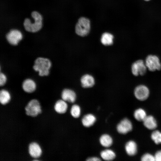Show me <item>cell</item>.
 Returning a JSON list of instances; mask_svg holds the SVG:
<instances>
[{"label": "cell", "mask_w": 161, "mask_h": 161, "mask_svg": "<svg viewBox=\"0 0 161 161\" xmlns=\"http://www.w3.org/2000/svg\"><path fill=\"white\" fill-rule=\"evenodd\" d=\"M141 160L142 161H155L154 156L149 153H146L143 155L141 158Z\"/></svg>", "instance_id": "cell-25"}, {"label": "cell", "mask_w": 161, "mask_h": 161, "mask_svg": "<svg viewBox=\"0 0 161 161\" xmlns=\"http://www.w3.org/2000/svg\"><path fill=\"white\" fill-rule=\"evenodd\" d=\"M155 161H161V150L157 151L154 156Z\"/></svg>", "instance_id": "cell-27"}, {"label": "cell", "mask_w": 161, "mask_h": 161, "mask_svg": "<svg viewBox=\"0 0 161 161\" xmlns=\"http://www.w3.org/2000/svg\"><path fill=\"white\" fill-rule=\"evenodd\" d=\"M7 80L6 75L3 73L1 72L0 74V85L3 86L6 83Z\"/></svg>", "instance_id": "cell-26"}, {"label": "cell", "mask_w": 161, "mask_h": 161, "mask_svg": "<svg viewBox=\"0 0 161 161\" xmlns=\"http://www.w3.org/2000/svg\"><path fill=\"white\" fill-rule=\"evenodd\" d=\"M34 20L32 23L30 19L25 18L23 25L25 30L27 32H35L40 30L42 27V17L41 15L36 11H33L31 13Z\"/></svg>", "instance_id": "cell-1"}, {"label": "cell", "mask_w": 161, "mask_h": 161, "mask_svg": "<svg viewBox=\"0 0 161 161\" xmlns=\"http://www.w3.org/2000/svg\"><path fill=\"white\" fill-rule=\"evenodd\" d=\"M70 113L74 117H78L80 114V106L77 105H73L70 110Z\"/></svg>", "instance_id": "cell-24"}, {"label": "cell", "mask_w": 161, "mask_h": 161, "mask_svg": "<svg viewBox=\"0 0 161 161\" xmlns=\"http://www.w3.org/2000/svg\"><path fill=\"white\" fill-rule=\"evenodd\" d=\"M144 0L146 1H149L150 0Z\"/></svg>", "instance_id": "cell-29"}, {"label": "cell", "mask_w": 161, "mask_h": 161, "mask_svg": "<svg viewBox=\"0 0 161 161\" xmlns=\"http://www.w3.org/2000/svg\"><path fill=\"white\" fill-rule=\"evenodd\" d=\"M96 120L95 117L92 114L85 115L82 120V124L84 126L89 127L92 126Z\"/></svg>", "instance_id": "cell-17"}, {"label": "cell", "mask_w": 161, "mask_h": 161, "mask_svg": "<svg viewBox=\"0 0 161 161\" xmlns=\"http://www.w3.org/2000/svg\"><path fill=\"white\" fill-rule=\"evenodd\" d=\"M28 151L30 155L35 158L39 157L42 153L41 148L35 142H32L28 146Z\"/></svg>", "instance_id": "cell-10"}, {"label": "cell", "mask_w": 161, "mask_h": 161, "mask_svg": "<svg viewBox=\"0 0 161 161\" xmlns=\"http://www.w3.org/2000/svg\"><path fill=\"white\" fill-rule=\"evenodd\" d=\"M90 28L89 20L85 17H81L79 19L76 24L75 30L77 34L84 36L89 33Z\"/></svg>", "instance_id": "cell-3"}, {"label": "cell", "mask_w": 161, "mask_h": 161, "mask_svg": "<svg viewBox=\"0 0 161 161\" xmlns=\"http://www.w3.org/2000/svg\"><path fill=\"white\" fill-rule=\"evenodd\" d=\"M125 149L127 154L130 156H134L137 152V145L134 141H129L126 144Z\"/></svg>", "instance_id": "cell-15"}, {"label": "cell", "mask_w": 161, "mask_h": 161, "mask_svg": "<svg viewBox=\"0 0 161 161\" xmlns=\"http://www.w3.org/2000/svg\"><path fill=\"white\" fill-rule=\"evenodd\" d=\"M82 86L84 88L92 87L95 84V79L91 75L86 74L83 75L81 79Z\"/></svg>", "instance_id": "cell-13"}, {"label": "cell", "mask_w": 161, "mask_h": 161, "mask_svg": "<svg viewBox=\"0 0 161 161\" xmlns=\"http://www.w3.org/2000/svg\"><path fill=\"white\" fill-rule=\"evenodd\" d=\"M113 36L110 33H104L101 36V42L105 45H111L113 44Z\"/></svg>", "instance_id": "cell-20"}, {"label": "cell", "mask_w": 161, "mask_h": 161, "mask_svg": "<svg viewBox=\"0 0 161 161\" xmlns=\"http://www.w3.org/2000/svg\"><path fill=\"white\" fill-rule=\"evenodd\" d=\"M100 142L101 145L103 146L108 147L112 145L113 140L112 138L109 135L104 134L100 137Z\"/></svg>", "instance_id": "cell-19"}, {"label": "cell", "mask_w": 161, "mask_h": 161, "mask_svg": "<svg viewBox=\"0 0 161 161\" xmlns=\"http://www.w3.org/2000/svg\"><path fill=\"white\" fill-rule=\"evenodd\" d=\"M10 99V95L9 92L2 89L0 92V102L2 105H5L9 102Z\"/></svg>", "instance_id": "cell-21"}, {"label": "cell", "mask_w": 161, "mask_h": 161, "mask_svg": "<svg viewBox=\"0 0 161 161\" xmlns=\"http://www.w3.org/2000/svg\"><path fill=\"white\" fill-rule=\"evenodd\" d=\"M25 110L27 115L32 117L36 116L41 111L39 102L35 99H32L28 102Z\"/></svg>", "instance_id": "cell-4"}, {"label": "cell", "mask_w": 161, "mask_h": 161, "mask_svg": "<svg viewBox=\"0 0 161 161\" xmlns=\"http://www.w3.org/2000/svg\"><path fill=\"white\" fill-rule=\"evenodd\" d=\"M101 160L99 158L97 157H92L88 158L86 161H100Z\"/></svg>", "instance_id": "cell-28"}, {"label": "cell", "mask_w": 161, "mask_h": 161, "mask_svg": "<svg viewBox=\"0 0 161 161\" xmlns=\"http://www.w3.org/2000/svg\"><path fill=\"white\" fill-rule=\"evenodd\" d=\"M52 65L50 61L48 58L38 57L35 60L33 66V69L38 72L41 76L48 75Z\"/></svg>", "instance_id": "cell-2"}, {"label": "cell", "mask_w": 161, "mask_h": 161, "mask_svg": "<svg viewBox=\"0 0 161 161\" xmlns=\"http://www.w3.org/2000/svg\"><path fill=\"white\" fill-rule=\"evenodd\" d=\"M151 137L156 144L161 143V132L159 131H154L151 134Z\"/></svg>", "instance_id": "cell-23"}, {"label": "cell", "mask_w": 161, "mask_h": 161, "mask_svg": "<svg viewBox=\"0 0 161 161\" xmlns=\"http://www.w3.org/2000/svg\"><path fill=\"white\" fill-rule=\"evenodd\" d=\"M22 88L25 92L31 93L35 90L36 84L33 80L28 78L24 80L23 82Z\"/></svg>", "instance_id": "cell-12"}, {"label": "cell", "mask_w": 161, "mask_h": 161, "mask_svg": "<svg viewBox=\"0 0 161 161\" xmlns=\"http://www.w3.org/2000/svg\"><path fill=\"white\" fill-rule=\"evenodd\" d=\"M145 63L147 68L151 71L154 72L161 69L160 60L156 55H150L147 56Z\"/></svg>", "instance_id": "cell-5"}, {"label": "cell", "mask_w": 161, "mask_h": 161, "mask_svg": "<svg viewBox=\"0 0 161 161\" xmlns=\"http://www.w3.org/2000/svg\"><path fill=\"white\" fill-rule=\"evenodd\" d=\"M61 96L63 100L70 103H74L76 98L75 92L69 89H64L62 92Z\"/></svg>", "instance_id": "cell-11"}, {"label": "cell", "mask_w": 161, "mask_h": 161, "mask_svg": "<svg viewBox=\"0 0 161 161\" xmlns=\"http://www.w3.org/2000/svg\"><path fill=\"white\" fill-rule=\"evenodd\" d=\"M6 38L9 44L17 45L23 38L22 34L19 30L16 29L10 30L6 35Z\"/></svg>", "instance_id": "cell-7"}, {"label": "cell", "mask_w": 161, "mask_h": 161, "mask_svg": "<svg viewBox=\"0 0 161 161\" xmlns=\"http://www.w3.org/2000/svg\"><path fill=\"white\" fill-rule=\"evenodd\" d=\"M147 69L145 62L141 59L134 62L131 66L132 73L133 75L136 76L144 75Z\"/></svg>", "instance_id": "cell-6"}, {"label": "cell", "mask_w": 161, "mask_h": 161, "mask_svg": "<svg viewBox=\"0 0 161 161\" xmlns=\"http://www.w3.org/2000/svg\"><path fill=\"white\" fill-rule=\"evenodd\" d=\"M143 122L144 126L150 130L155 129L157 126L156 120L154 117L151 115L147 116Z\"/></svg>", "instance_id": "cell-16"}, {"label": "cell", "mask_w": 161, "mask_h": 161, "mask_svg": "<svg viewBox=\"0 0 161 161\" xmlns=\"http://www.w3.org/2000/svg\"><path fill=\"white\" fill-rule=\"evenodd\" d=\"M68 107L66 101L62 100H58L55 103L54 109L55 111L59 114L64 113L66 111Z\"/></svg>", "instance_id": "cell-14"}, {"label": "cell", "mask_w": 161, "mask_h": 161, "mask_svg": "<svg viewBox=\"0 0 161 161\" xmlns=\"http://www.w3.org/2000/svg\"><path fill=\"white\" fill-rule=\"evenodd\" d=\"M100 156L103 159L105 160L110 161L114 160L116 155L115 153L110 149H106L100 153Z\"/></svg>", "instance_id": "cell-18"}, {"label": "cell", "mask_w": 161, "mask_h": 161, "mask_svg": "<svg viewBox=\"0 0 161 161\" xmlns=\"http://www.w3.org/2000/svg\"><path fill=\"white\" fill-rule=\"evenodd\" d=\"M149 92L148 87L144 85H138L136 87L134 91L135 97L141 101L146 100L149 96Z\"/></svg>", "instance_id": "cell-8"}, {"label": "cell", "mask_w": 161, "mask_h": 161, "mask_svg": "<svg viewBox=\"0 0 161 161\" xmlns=\"http://www.w3.org/2000/svg\"><path fill=\"white\" fill-rule=\"evenodd\" d=\"M134 115L136 120L143 121L147 116L145 111L141 108L136 109L134 112Z\"/></svg>", "instance_id": "cell-22"}, {"label": "cell", "mask_w": 161, "mask_h": 161, "mask_svg": "<svg viewBox=\"0 0 161 161\" xmlns=\"http://www.w3.org/2000/svg\"><path fill=\"white\" fill-rule=\"evenodd\" d=\"M132 129L131 122L127 118L122 120L117 125V130L121 134H125L131 131Z\"/></svg>", "instance_id": "cell-9"}]
</instances>
